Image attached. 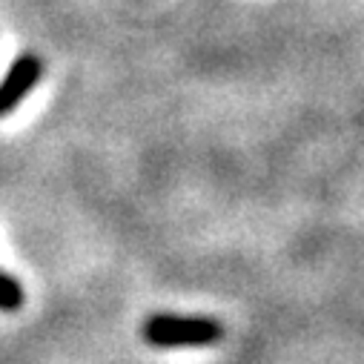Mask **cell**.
Returning <instances> with one entry per match:
<instances>
[{
    "instance_id": "cell-2",
    "label": "cell",
    "mask_w": 364,
    "mask_h": 364,
    "mask_svg": "<svg viewBox=\"0 0 364 364\" xmlns=\"http://www.w3.org/2000/svg\"><path fill=\"white\" fill-rule=\"evenodd\" d=\"M43 77V60L35 52H23L12 60L9 72L0 80V118H6L9 112H15L23 98L38 86V80Z\"/></svg>"
},
{
    "instance_id": "cell-1",
    "label": "cell",
    "mask_w": 364,
    "mask_h": 364,
    "mask_svg": "<svg viewBox=\"0 0 364 364\" xmlns=\"http://www.w3.org/2000/svg\"><path fill=\"white\" fill-rule=\"evenodd\" d=\"M224 338V324L210 316L155 313L144 321V341L152 347H210Z\"/></svg>"
},
{
    "instance_id": "cell-3",
    "label": "cell",
    "mask_w": 364,
    "mask_h": 364,
    "mask_svg": "<svg viewBox=\"0 0 364 364\" xmlns=\"http://www.w3.org/2000/svg\"><path fill=\"white\" fill-rule=\"evenodd\" d=\"M26 301L23 284L12 276V272L0 269V313H18Z\"/></svg>"
}]
</instances>
